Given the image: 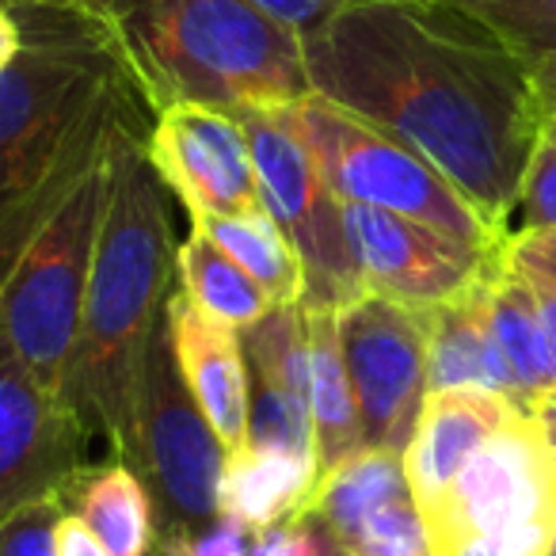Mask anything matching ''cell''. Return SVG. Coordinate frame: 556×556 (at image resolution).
I'll return each mask as SVG.
<instances>
[{
  "label": "cell",
  "instance_id": "cell-1",
  "mask_svg": "<svg viewBox=\"0 0 556 556\" xmlns=\"http://www.w3.org/2000/svg\"><path fill=\"white\" fill-rule=\"evenodd\" d=\"M302 54L313 96L434 164L500 232L548 118L533 58L442 0H363Z\"/></svg>",
  "mask_w": 556,
  "mask_h": 556
},
{
  "label": "cell",
  "instance_id": "cell-2",
  "mask_svg": "<svg viewBox=\"0 0 556 556\" xmlns=\"http://www.w3.org/2000/svg\"><path fill=\"white\" fill-rule=\"evenodd\" d=\"M24 27L16 62L0 73V287L39 225L149 118L108 24L88 9H12Z\"/></svg>",
  "mask_w": 556,
  "mask_h": 556
},
{
  "label": "cell",
  "instance_id": "cell-3",
  "mask_svg": "<svg viewBox=\"0 0 556 556\" xmlns=\"http://www.w3.org/2000/svg\"><path fill=\"white\" fill-rule=\"evenodd\" d=\"M149 123L123 134L115 191L88 275L77 348L65 370L62 404L88 442H103L126 462L138 419L146 355L176 287V237L161 184L146 156Z\"/></svg>",
  "mask_w": 556,
  "mask_h": 556
},
{
  "label": "cell",
  "instance_id": "cell-4",
  "mask_svg": "<svg viewBox=\"0 0 556 556\" xmlns=\"http://www.w3.org/2000/svg\"><path fill=\"white\" fill-rule=\"evenodd\" d=\"M149 111L202 103L217 111H278L309 100L302 39L248 0H100Z\"/></svg>",
  "mask_w": 556,
  "mask_h": 556
},
{
  "label": "cell",
  "instance_id": "cell-5",
  "mask_svg": "<svg viewBox=\"0 0 556 556\" xmlns=\"http://www.w3.org/2000/svg\"><path fill=\"white\" fill-rule=\"evenodd\" d=\"M138 123H149V118H138ZM123 134L108 149V156L80 179L77 191L39 225V232L27 240L0 287V328L27 363V370L58 396H62L65 370L77 348L88 275H92L96 244H100L103 217H108V202L115 191Z\"/></svg>",
  "mask_w": 556,
  "mask_h": 556
},
{
  "label": "cell",
  "instance_id": "cell-6",
  "mask_svg": "<svg viewBox=\"0 0 556 556\" xmlns=\"http://www.w3.org/2000/svg\"><path fill=\"white\" fill-rule=\"evenodd\" d=\"M278 111L309 149L313 164L340 202L412 217L480 252L503 248L500 232L469 206V199L434 164L381 134L378 126L363 123L320 96Z\"/></svg>",
  "mask_w": 556,
  "mask_h": 556
},
{
  "label": "cell",
  "instance_id": "cell-7",
  "mask_svg": "<svg viewBox=\"0 0 556 556\" xmlns=\"http://www.w3.org/2000/svg\"><path fill=\"white\" fill-rule=\"evenodd\" d=\"M434 556H548L556 533V457L533 416H518L472 454L424 510Z\"/></svg>",
  "mask_w": 556,
  "mask_h": 556
},
{
  "label": "cell",
  "instance_id": "cell-8",
  "mask_svg": "<svg viewBox=\"0 0 556 556\" xmlns=\"http://www.w3.org/2000/svg\"><path fill=\"white\" fill-rule=\"evenodd\" d=\"M229 450L194 404L176 366L164 317L146 355L138 419L126 465L146 480L156 507V541H184L222 515V477Z\"/></svg>",
  "mask_w": 556,
  "mask_h": 556
},
{
  "label": "cell",
  "instance_id": "cell-9",
  "mask_svg": "<svg viewBox=\"0 0 556 556\" xmlns=\"http://www.w3.org/2000/svg\"><path fill=\"white\" fill-rule=\"evenodd\" d=\"M232 115L240 118L248 146H252L263 210L287 232L305 267L302 305L340 309L363 298V278H358L355 252L343 229V202L325 184L302 138L290 130L282 111L248 108Z\"/></svg>",
  "mask_w": 556,
  "mask_h": 556
},
{
  "label": "cell",
  "instance_id": "cell-10",
  "mask_svg": "<svg viewBox=\"0 0 556 556\" xmlns=\"http://www.w3.org/2000/svg\"><path fill=\"white\" fill-rule=\"evenodd\" d=\"M366 450L401 454L427 401V309L363 294L336 309Z\"/></svg>",
  "mask_w": 556,
  "mask_h": 556
},
{
  "label": "cell",
  "instance_id": "cell-11",
  "mask_svg": "<svg viewBox=\"0 0 556 556\" xmlns=\"http://www.w3.org/2000/svg\"><path fill=\"white\" fill-rule=\"evenodd\" d=\"M146 156L191 217H248L263 210L252 146L232 111L202 103L156 111Z\"/></svg>",
  "mask_w": 556,
  "mask_h": 556
},
{
  "label": "cell",
  "instance_id": "cell-12",
  "mask_svg": "<svg viewBox=\"0 0 556 556\" xmlns=\"http://www.w3.org/2000/svg\"><path fill=\"white\" fill-rule=\"evenodd\" d=\"M343 229L366 294L393 298L416 309H431L465 294L500 255V248L480 252L431 225L358 202H343Z\"/></svg>",
  "mask_w": 556,
  "mask_h": 556
},
{
  "label": "cell",
  "instance_id": "cell-13",
  "mask_svg": "<svg viewBox=\"0 0 556 556\" xmlns=\"http://www.w3.org/2000/svg\"><path fill=\"white\" fill-rule=\"evenodd\" d=\"M88 434L16 355L0 328V518L58 495L85 462Z\"/></svg>",
  "mask_w": 556,
  "mask_h": 556
},
{
  "label": "cell",
  "instance_id": "cell-14",
  "mask_svg": "<svg viewBox=\"0 0 556 556\" xmlns=\"http://www.w3.org/2000/svg\"><path fill=\"white\" fill-rule=\"evenodd\" d=\"M164 328L194 404L210 419L222 446L237 454L248 442V416H252V374L240 332L199 313L179 287H172L164 302Z\"/></svg>",
  "mask_w": 556,
  "mask_h": 556
},
{
  "label": "cell",
  "instance_id": "cell-15",
  "mask_svg": "<svg viewBox=\"0 0 556 556\" xmlns=\"http://www.w3.org/2000/svg\"><path fill=\"white\" fill-rule=\"evenodd\" d=\"M518 416L522 412L507 396L484 393V389L427 393L416 434L404 450V472H408L416 507L427 510L431 503H439L457 472L472 462V454Z\"/></svg>",
  "mask_w": 556,
  "mask_h": 556
},
{
  "label": "cell",
  "instance_id": "cell-16",
  "mask_svg": "<svg viewBox=\"0 0 556 556\" xmlns=\"http://www.w3.org/2000/svg\"><path fill=\"white\" fill-rule=\"evenodd\" d=\"M492 267L465 294L427 309V393L484 389V393L507 396L526 416L522 396H518V386L492 336V320H488V275H492Z\"/></svg>",
  "mask_w": 556,
  "mask_h": 556
},
{
  "label": "cell",
  "instance_id": "cell-17",
  "mask_svg": "<svg viewBox=\"0 0 556 556\" xmlns=\"http://www.w3.org/2000/svg\"><path fill=\"white\" fill-rule=\"evenodd\" d=\"M62 503L100 538L111 556H149L156 541V507L146 480L126 462H88L62 488Z\"/></svg>",
  "mask_w": 556,
  "mask_h": 556
},
{
  "label": "cell",
  "instance_id": "cell-18",
  "mask_svg": "<svg viewBox=\"0 0 556 556\" xmlns=\"http://www.w3.org/2000/svg\"><path fill=\"white\" fill-rule=\"evenodd\" d=\"M320 480L317 457L287 450L240 446L229 454L222 477V515L244 522L248 530H267L275 522L302 515Z\"/></svg>",
  "mask_w": 556,
  "mask_h": 556
},
{
  "label": "cell",
  "instance_id": "cell-19",
  "mask_svg": "<svg viewBox=\"0 0 556 556\" xmlns=\"http://www.w3.org/2000/svg\"><path fill=\"white\" fill-rule=\"evenodd\" d=\"M305 313V340H309V412H313V439H317V465L328 472L343 457L366 450L363 424H358L355 389L343 363L340 328L336 309L302 305Z\"/></svg>",
  "mask_w": 556,
  "mask_h": 556
},
{
  "label": "cell",
  "instance_id": "cell-20",
  "mask_svg": "<svg viewBox=\"0 0 556 556\" xmlns=\"http://www.w3.org/2000/svg\"><path fill=\"white\" fill-rule=\"evenodd\" d=\"M488 320H492V336L500 343L503 358H507L518 396H522L526 416H533V404L556 386L553 351H548L545 340L533 282L510 270L503 263V252L495 260L492 275H488Z\"/></svg>",
  "mask_w": 556,
  "mask_h": 556
},
{
  "label": "cell",
  "instance_id": "cell-21",
  "mask_svg": "<svg viewBox=\"0 0 556 556\" xmlns=\"http://www.w3.org/2000/svg\"><path fill=\"white\" fill-rule=\"evenodd\" d=\"M412 495L408 472H404V457L389 454V450H358V454L343 457L328 472H320L317 488H313L309 503L302 515L317 518L320 526L336 533V541H351L381 507Z\"/></svg>",
  "mask_w": 556,
  "mask_h": 556
},
{
  "label": "cell",
  "instance_id": "cell-22",
  "mask_svg": "<svg viewBox=\"0 0 556 556\" xmlns=\"http://www.w3.org/2000/svg\"><path fill=\"white\" fill-rule=\"evenodd\" d=\"M176 287L194 309L232 332H248L275 309L260 282L229 252H222L199 222H191V232L176 244Z\"/></svg>",
  "mask_w": 556,
  "mask_h": 556
},
{
  "label": "cell",
  "instance_id": "cell-23",
  "mask_svg": "<svg viewBox=\"0 0 556 556\" xmlns=\"http://www.w3.org/2000/svg\"><path fill=\"white\" fill-rule=\"evenodd\" d=\"M191 222H199L210 232V240L260 282L270 305H302L305 267L267 210L248 217H191Z\"/></svg>",
  "mask_w": 556,
  "mask_h": 556
},
{
  "label": "cell",
  "instance_id": "cell-24",
  "mask_svg": "<svg viewBox=\"0 0 556 556\" xmlns=\"http://www.w3.org/2000/svg\"><path fill=\"white\" fill-rule=\"evenodd\" d=\"M260 450H287V454L317 457L313 439L309 396L290 393L282 386L252 378V416H248V442Z\"/></svg>",
  "mask_w": 556,
  "mask_h": 556
},
{
  "label": "cell",
  "instance_id": "cell-25",
  "mask_svg": "<svg viewBox=\"0 0 556 556\" xmlns=\"http://www.w3.org/2000/svg\"><path fill=\"white\" fill-rule=\"evenodd\" d=\"M488 24L538 65L556 62V0H442Z\"/></svg>",
  "mask_w": 556,
  "mask_h": 556
},
{
  "label": "cell",
  "instance_id": "cell-26",
  "mask_svg": "<svg viewBox=\"0 0 556 556\" xmlns=\"http://www.w3.org/2000/svg\"><path fill=\"white\" fill-rule=\"evenodd\" d=\"M541 229H556V111L541 126L522 187H518L515 202L500 225V237L510 240Z\"/></svg>",
  "mask_w": 556,
  "mask_h": 556
},
{
  "label": "cell",
  "instance_id": "cell-27",
  "mask_svg": "<svg viewBox=\"0 0 556 556\" xmlns=\"http://www.w3.org/2000/svg\"><path fill=\"white\" fill-rule=\"evenodd\" d=\"M348 556H434L424 510L412 495L381 507L351 541H343Z\"/></svg>",
  "mask_w": 556,
  "mask_h": 556
},
{
  "label": "cell",
  "instance_id": "cell-28",
  "mask_svg": "<svg viewBox=\"0 0 556 556\" xmlns=\"http://www.w3.org/2000/svg\"><path fill=\"white\" fill-rule=\"evenodd\" d=\"M65 518L62 492L31 500L0 518V556H58V522Z\"/></svg>",
  "mask_w": 556,
  "mask_h": 556
},
{
  "label": "cell",
  "instance_id": "cell-29",
  "mask_svg": "<svg viewBox=\"0 0 556 556\" xmlns=\"http://www.w3.org/2000/svg\"><path fill=\"white\" fill-rule=\"evenodd\" d=\"M149 556H252V530L229 515H217L210 526L184 541H161Z\"/></svg>",
  "mask_w": 556,
  "mask_h": 556
},
{
  "label": "cell",
  "instance_id": "cell-30",
  "mask_svg": "<svg viewBox=\"0 0 556 556\" xmlns=\"http://www.w3.org/2000/svg\"><path fill=\"white\" fill-rule=\"evenodd\" d=\"M248 4L260 9L263 16H270L275 24L290 27L298 39H305V35L320 31L325 24H332L336 16H343L363 0H248Z\"/></svg>",
  "mask_w": 556,
  "mask_h": 556
},
{
  "label": "cell",
  "instance_id": "cell-31",
  "mask_svg": "<svg viewBox=\"0 0 556 556\" xmlns=\"http://www.w3.org/2000/svg\"><path fill=\"white\" fill-rule=\"evenodd\" d=\"M503 263L530 282L556 287V229L522 232V237L503 240Z\"/></svg>",
  "mask_w": 556,
  "mask_h": 556
},
{
  "label": "cell",
  "instance_id": "cell-32",
  "mask_svg": "<svg viewBox=\"0 0 556 556\" xmlns=\"http://www.w3.org/2000/svg\"><path fill=\"white\" fill-rule=\"evenodd\" d=\"M252 556H302V518H287L252 533Z\"/></svg>",
  "mask_w": 556,
  "mask_h": 556
},
{
  "label": "cell",
  "instance_id": "cell-33",
  "mask_svg": "<svg viewBox=\"0 0 556 556\" xmlns=\"http://www.w3.org/2000/svg\"><path fill=\"white\" fill-rule=\"evenodd\" d=\"M58 556H111V553L77 515L65 510V518L58 522Z\"/></svg>",
  "mask_w": 556,
  "mask_h": 556
},
{
  "label": "cell",
  "instance_id": "cell-34",
  "mask_svg": "<svg viewBox=\"0 0 556 556\" xmlns=\"http://www.w3.org/2000/svg\"><path fill=\"white\" fill-rule=\"evenodd\" d=\"M298 518H302V556H348V548L336 541V533L328 526H320L309 515Z\"/></svg>",
  "mask_w": 556,
  "mask_h": 556
},
{
  "label": "cell",
  "instance_id": "cell-35",
  "mask_svg": "<svg viewBox=\"0 0 556 556\" xmlns=\"http://www.w3.org/2000/svg\"><path fill=\"white\" fill-rule=\"evenodd\" d=\"M20 47H24V27H20L16 12L0 9V73L16 62Z\"/></svg>",
  "mask_w": 556,
  "mask_h": 556
},
{
  "label": "cell",
  "instance_id": "cell-36",
  "mask_svg": "<svg viewBox=\"0 0 556 556\" xmlns=\"http://www.w3.org/2000/svg\"><path fill=\"white\" fill-rule=\"evenodd\" d=\"M533 294H538V313H541V325H545V340L548 351H553V370H556V287L533 282Z\"/></svg>",
  "mask_w": 556,
  "mask_h": 556
},
{
  "label": "cell",
  "instance_id": "cell-37",
  "mask_svg": "<svg viewBox=\"0 0 556 556\" xmlns=\"http://www.w3.org/2000/svg\"><path fill=\"white\" fill-rule=\"evenodd\" d=\"M533 424L541 427V434H545L548 450H553V457H556V386L533 404Z\"/></svg>",
  "mask_w": 556,
  "mask_h": 556
},
{
  "label": "cell",
  "instance_id": "cell-38",
  "mask_svg": "<svg viewBox=\"0 0 556 556\" xmlns=\"http://www.w3.org/2000/svg\"><path fill=\"white\" fill-rule=\"evenodd\" d=\"M20 4H42V9H92V4H100V0H20Z\"/></svg>",
  "mask_w": 556,
  "mask_h": 556
},
{
  "label": "cell",
  "instance_id": "cell-39",
  "mask_svg": "<svg viewBox=\"0 0 556 556\" xmlns=\"http://www.w3.org/2000/svg\"><path fill=\"white\" fill-rule=\"evenodd\" d=\"M16 4H20V0H0V9H9V12L16 9Z\"/></svg>",
  "mask_w": 556,
  "mask_h": 556
},
{
  "label": "cell",
  "instance_id": "cell-40",
  "mask_svg": "<svg viewBox=\"0 0 556 556\" xmlns=\"http://www.w3.org/2000/svg\"><path fill=\"white\" fill-rule=\"evenodd\" d=\"M548 556H556V533H553V545H548Z\"/></svg>",
  "mask_w": 556,
  "mask_h": 556
}]
</instances>
